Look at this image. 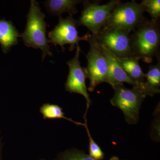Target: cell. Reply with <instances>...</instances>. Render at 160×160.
<instances>
[{"instance_id": "52a82bcc", "label": "cell", "mask_w": 160, "mask_h": 160, "mask_svg": "<svg viewBox=\"0 0 160 160\" xmlns=\"http://www.w3.org/2000/svg\"><path fill=\"white\" fill-rule=\"evenodd\" d=\"M121 2L112 0L103 5L83 2L84 8L78 21V26H85L91 32L92 35H96L106 26L111 12Z\"/></svg>"}, {"instance_id": "6da1fadb", "label": "cell", "mask_w": 160, "mask_h": 160, "mask_svg": "<svg viewBox=\"0 0 160 160\" xmlns=\"http://www.w3.org/2000/svg\"><path fill=\"white\" fill-rule=\"evenodd\" d=\"M132 34L133 58L147 63L159 57L160 32L158 21L144 19Z\"/></svg>"}, {"instance_id": "ba28073f", "label": "cell", "mask_w": 160, "mask_h": 160, "mask_svg": "<svg viewBox=\"0 0 160 160\" xmlns=\"http://www.w3.org/2000/svg\"><path fill=\"white\" fill-rule=\"evenodd\" d=\"M78 21L72 16L63 18L59 17V22L54 29L49 32L48 37L49 43H52L55 46H60L63 50L65 49V45H70L69 51H72L78 45L80 41H88L89 33L83 37H79L77 30Z\"/></svg>"}, {"instance_id": "ac0fdd59", "label": "cell", "mask_w": 160, "mask_h": 160, "mask_svg": "<svg viewBox=\"0 0 160 160\" xmlns=\"http://www.w3.org/2000/svg\"><path fill=\"white\" fill-rule=\"evenodd\" d=\"M141 4L145 7V12L150 15L152 19L158 21L160 17V0H143Z\"/></svg>"}, {"instance_id": "d6986e66", "label": "cell", "mask_w": 160, "mask_h": 160, "mask_svg": "<svg viewBox=\"0 0 160 160\" xmlns=\"http://www.w3.org/2000/svg\"><path fill=\"white\" fill-rule=\"evenodd\" d=\"M3 144L2 143V138L0 137V160H2V149Z\"/></svg>"}, {"instance_id": "44dd1931", "label": "cell", "mask_w": 160, "mask_h": 160, "mask_svg": "<svg viewBox=\"0 0 160 160\" xmlns=\"http://www.w3.org/2000/svg\"><path fill=\"white\" fill-rule=\"evenodd\" d=\"M46 160L44 159H40V160Z\"/></svg>"}, {"instance_id": "3957f363", "label": "cell", "mask_w": 160, "mask_h": 160, "mask_svg": "<svg viewBox=\"0 0 160 160\" xmlns=\"http://www.w3.org/2000/svg\"><path fill=\"white\" fill-rule=\"evenodd\" d=\"M145 12L144 6L135 1L121 2L111 12L104 27L124 29L131 32L145 19Z\"/></svg>"}, {"instance_id": "4fadbf2b", "label": "cell", "mask_w": 160, "mask_h": 160, "mask_svg": "<svg viewBox=\"0 0 160 160\" xmlns=\"http://www.w3.org/2000/svg\"><path fill=\"white\" fill-rule=\"evenodd\" d=\"M117 58L120 66L129 77L138 82L145 83V74L142 70L138 60L133 58Z\"/></svg>"}, {"instance_id": "e0dca14e", "label": "cell", "mask_w": 160, "mask_h": 160, "mask_svg": "<svg viewBox=\"0 0 160 160\" xmlns=\"http://www.w3.org/2000/svg\"><path fill=\"white\" fill-rule=\"evenodd\" d=\"M86 116V115H85L84 118H85V122L84 123L85 124L84 126L86 128L87 134L89 138V156L96 160H103L104 158V152L102 151L100 146L95 142L92 137L87 126Z\"/></svg>"}, {"instance_id": "8992f818", "label": "cell", "mask_w": 160, "mask_h": 160, "mask_svg": "<svg viewBox=\"0 0 160 160\" xmlns=\"http://www.w3.org/2000/svg\"><path fill=\"white\" fill-rule=\"evenodd\" d=\"M98 43L118 58H133L132 33L125 29L104 27L93 36Z\"/></svg>"}, {"instance_id": "7c38bea8", "label": "cell", "mask_w": 160, "mask_h": 160, "mask_svg": "<svg viewBox=\"0 0 160 160\" xmlns=\"http://www.w3.org/2000/svg\"><path fill=\"white\" fill-rule=\"evenodd\" d=\"M81 2L78 0H48L45 2V6L48 13L52 15L59 17L63 13H68L72 16L77 13V6Z\"/></svg>"}, {"instance_id": "9a60e30c", "label": "cell", "mask_w": 160, "mask_h": 160, "mask_svg": "<svg viewBox=\"0 0 160 160\" xmlns=\"http://www.w3.org/2000/svg\"><path fill=\"white\" fill-rule=\"evenodd\" d=\"M40 112L42 114L43 118L45 119H64L65 120L70 121L72 122L77 125L85 126L84 123L78 122L73 121L71 119L65 117V113L62 111V109L58 105L55 104H43L40 108Z\"/></svg>"}, {"instance_id": "9c48e42d", "label": "cell", "mask_w": 160, "mask_h": 160, "mask_svg": "<svg viewBox=\"0 0 160 160\" xmlns=\"http://www.w3.org/2000/svg\"><path fill=\"white\" fill-rule=\"evenodd\" d=\"M81 50L78 45L77 46L76 54L73 58L67 62L69 68V72L67 81L65 83V88L69 92H74L82 95L86 99L87 110L91 104V100L87 92L86 80L87 78V72L85 68L81 66L79 61Z\"/></svg>"}, {"instance_id": "277c9868", "label": "cell", "mask_w": 160, "mask_h": 160, "mask_svg": "<svg viewBox=\"0 0 160 160\" xmlns=\"http://www.w3.org/2000/svg\"><path fill=\"white\" fill-rule=\"evenodd\" d=\"M112 88L115 93L110 100L112 105L122 110L127 123L136 124L138 121L141 104L147 94L137 88H126L123 84L116 85Z\"/></svg>"}, {"instance_id": "2e32d148", "label": "cell", "mask_w": 160, "mask_h": 160, "mask_svg": "<svg viewBox=\"0 0 160 160\" xmlns=\"http://www.w3.org/2000/svg\"><path fill=\"white\" fill-rule=\"evenodd\" d=\"M53 160H96L83 152L71 149L60 153Z\"/></svg>"}, {"instance_id": "5b68a950", "label": "cell", "mask_w": 160, "mask_h": 160, "mask_svg": "<svg viewBox=\"0 0 160 160\" xmlns=\"http://www.w3.org/2000/svg\"><path fill=\"white\" fill-rule=\"evenodd\" d=\"M87 42L90 44V49L86 55L87 66L86 69L90 82L88 90L92 92L101 83L108 82L109 66L106 57L94 37L89 34Z\"/></svg>"}, {"instance_id": "5bb4252c", "label": "cell", "mask_w": 160, "mask_h": 160, "mask_svg": "<svg viewBox=\"0 0 160 160\" xmlns=\"http://www.w3.org/2000/svg\"><path fill=\"white\" fill-rule=\"evenodd\" d=\"M145 84L152 95L160 92V61L155 65H152L149 70L145 74Z\"/></svg>"}, {"instance_id": "8fae6325", "label": "cell", "mask_w": 160, "mask_h": 160, "mask_svg": "<svg viewBox=\"0 0 160 160\" xmlns=\"http://www.w3.org/2000/svg\"><path fill=\"white\" fill-rule=\"evenodd\" d=\"M20 33L13 23L5 19L0 20V44L3 52L7 53L18 43Z\"/></svg>"}, {"instance_id": "30bf717a", "label": "cell", "mask_w": 160, "mask_h": 160, "mask_svg": "<svg viewBox=\"0 0 160 160\" xmlns=\"http://www.w3.org/2000/svg\"><path fill=\"white\" fill-rule=\"evenodd\" d=\"M104 55L106 57L109 66L108 83L113 87L116 85L128 83L132 85L133 88L139 89L145 92L147 96H152L151 92L146 87L145 83H141L135 82L123 70L118 62L117 58L107 48L99 45Z\"/></svg>"}, {"instance_id": "7a4b0ae2", "label": "cell", "mask_w": 160, "mask_h": 160, "mask_svg": "<svg viewBox=\"0 0 160 160\" xmlns=\"http://www.w3.org/2000/svg\"><path fill=\"white\" fill-rule=\"evenodd\" d=\"M46 15L43 13L39 4L35 0L30 1V7L27 15L25 30L20 34L25 46L42 52V61L46 56L51 57L52 52L46 36L47 24L45 21Z\"/></svg>"}, {"instance_id": "ffe728a7", "label": "cell", "mask_w": 160, "mask_h": 160, "mask_svg": "<svg viewBox=\"0 0 160 160\" xmlns=\"http://www.w3.org/2000/svg\"><path fill=\"white\" fill-rule=\"evenodd\" d=\"M110 160H120V159L119 158H118L116 156H113L110 159Z\"/></svg>"}]
</instances>
